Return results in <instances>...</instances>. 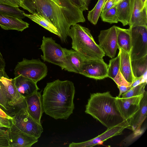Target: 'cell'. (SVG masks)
<instances>
[{
	"mask_svg": "<svg viewBox=\"0 0 147 147\" xmlns=\"http://www.w3.org/2000/svg\"><path fill=\"white\" fill-rule=\"evenodd\" d=\"M19 7L46 17L57 28L63 43L71 26L85 21L83 11L69 0H23Z\"/></svg>",
	"mask_w": 147,
	"mask_h": 147,
	"instance_id": "1",
	"label": "cell"
},
{
	"mask_svg": "<svg viewBox=\"0 0 147 147\" xmlns=\"http://www.w3.org/2000/svg\"><path fill=\"white\" fill-rule=\"evenodd\" d=\"M75 92L71 81L57 79L47 83L42 97L43 112L55 119H67L74 108Z\"/></svg>",
	"mask_w": 147,
	"mask_h": 147,
	"instance_id": "2",
	"label": "cell"
},
{
	"mask_svg": "<svg viewBox=\"0 0 147 147\" xmlns=\"http://www.w3.org/2000/svg\"><path fill=\"white\" fill-rule=\"evenodd\" d=\"M85 112L107 128L118 125L126 120L119 110L116 97L113 96L109 92L91 94Z\"/></svg>",
	"mask_w": 147,
	"mask_h": 147,
	"instance_id": "3",
	"label": "cell"
},
{
	"mask_svg": "<svg viewBox=\"0 0 147 147\" xmlns=\"http://www.w3.org/2000/svg\"><path fill=\"white\" fill-rule=\"evenodd\" d=\"M71 39L72 48L85 60L102 59L105 54L95 42L88 28L77 23L71 26L68 33Z\"/></svg>",
	"mask_w": 147,
	"mask_h": 147,
	"instance_id": "4",
	"label": "cell"
},
{
	"mask_svg": "<svg viewBox=\"0 0 147 147\" xmlns=\"http://www.w3.org/2000/svg\"><path fill=\"white\" fill-rule=\"evenodd\" d=\"M6 113L13 118L11 124L20 130L38 138L40 136L43 131L42 126L29 115L25 100L22 104Z\"/></svg>",
	"mask_w": 147,
	"mask_h": 147,
	"instance_id": "5",
	"label": "cell"
},
{
	"mask_svg": "<svg viewBox=\"0 0 147 147\" xmlns=\"http://www.w3.org/2000/svg\"><path fill=\"white\" fill-rule=\"evenodd\" d=\"M47 72V66L39 59L29 60L23 58L18 62L14 70L15 77L21 75L36 83L45 78Z\"/></svg>",
	"mask_w": 147,
	"mask_h": 147,
	"instance_id": "6",
	"label": "cell"
},
{
	"mask_svg": "<svg viewBox=\"0 0 147 147\" xmlns=\"http://www.w3.org/2000/svg\"><path fill=\"white\" fill-rule=\"evenodd\" d=\"M40 49L43 54L41 57L44 61L59 66L63 69L64 48L56 43L52 38L43 36Z\"/></svg>",
	"mask_w": 147,
	"mask_h": 147,
	"instance_id": "7",
	"label": "cell"
},
{
	"mask_svg": "<svg viewBox=\"0 0 147 147\" xmlns=\"http://www.w3.org/2000/svg\"><path fill=\"white\" fill-rule=\"evenodd\" d=\"M131 34V60L147 55V27L136 26L129 27Z\"/></svg>",
	"mask_w": 147,
	"mask_h": 147,
	"instance_id": "8",
	"label": "cell"
},
{
	"mask_svg": "<svg viewBox=\"0 0 147 147\" xmlns=\"http://www.w3.org/2000/svg\"><path fill=\"white\" fill-rule=\"evenodd\" d=\"M108 65L102 59L84 60L79 74L96 80L107 77Z\"/></svg>",
	"mask_w": 147,
	"mask_h": 147,
	"instance_id": "9",
	"label": "cell"
},
{
	"mask_svg": "<svg viewBox=\"0 0 147 147\" xmlns=\"http://www.w3.org/2000/svg\"><path fill=\"white\" fill-rule=\"evenodd\" d=\"M129 125L127 120H126L118 125L107 128L103 133L92 139L79 143L72 142L69 144V147H91L100 144L109 138L121 134L123 130L127 128Z\"/></svg>",
	"mask_w": 147,
	"mask_h": 147,
	"instance_id": "10",
	"label": "cell"
},
{
	"mask_svg": "<svg viewBox=\"0 0 147 147\" xmlns=\"http://www.w3.org/2000/svg\"><path fill=\"white\" fill-rule=\"evenodd\" d=\"M99 45L105 55L112 59L115 56L118 49L116 26L100 31L98 36Z\"/></svg>",
	"mask_w": 147,
	"mask_h": 147,
	"instance_id": "11",
	"label": "cell"
},
{
	"mask_svg": "<svg viewBox=\"0 0 147 147\" xmlns=\"http://www.w3.org/2000/svg\"><path fill=\"white\" fill-rule=\"evenodd\" d=\"M144 94L127 98L116 97L119 110L125 120L131 118L140 108V103Z\"/></svg>",
	"mask_w": 147,
	"mask_h": 147,
	"instance_id": "12",
	"label": "cell"
},
{
	"mask_svg": "<svg viewBox=\"0 0 147 147\" xmlns=\"http://www.w3.org/2000/svg\"><path fill=\"white\" fill-rule=\"evenodd\" d=\"M7 130L10 147H30L38 141V138L23 132L12 124Z\"/></svg>",
	"mask_w": 147,
	"mask_h": 147,
	"instance_id": "13",
	"label": "cell"
},
{
	"mask_svg": "<svg viewBox=\"0 0 147 147\" xmlns=\"http://www.w3.org/2000/svg\"><path fill=\"white\" fill-rule=\"evenodd\" d=\"M4 90L8 100L9 105L11 108L18 106L25 100L18 91L15 85V78L10 79L9 77L3 76L0 79Z\"/></svg>",
	"mask_w": 147,
	"mask_h": 147,
	"instance_id": "14",
	"label": "cell"
},
{
	"mask_svg": "<svg viewBox=\"0 0 147 147\" xmlns=\"http://www.w3.org/2000/svg\"><path fill=\"white\" fill-rule=\"evenodd\" d=\"M27 111L30 116L40 124L43 112L40 93L37 91L25 98Z\"/></svg>",
	"mask_w": 147,
	"mask_h": 147,
	"instance_id": "15",
	"label": "cell"
},
{
	"mask_svg": "<svg viewBox=\"0 0 147 147\" xmlns=\"http://www.w3.org/2000/svg\"><path fill=\"white\" fill-rule=\"evenodd\" d=\"M65 53L63 69L69 72L80 74L84 59L76 51L64 48Z\"/></svg>",
	"mask_w": 147,
	"mask_h": 147,
	"instance_id": "16",
	"label": "cell"
},
{
	"mask_svg": "<svg viewBox=\"0 0 147 147\" xmlns=\"http://www.w3.org/2000/svg\"><path fill=\"white\" fill-rule=\"evenodd\" d=\"M147 92L145 91L140 103V109L130 118L127 119L129 126L127 128L135 131L140 129L146 117Z\"/></svg>",
	"mask_w": 147,
	"mask_h": 147,
	"instance_id": "17",
	"label": "cell"
},
{
	"mask_svg": "<svg viewBox=\"0 0 147 147\" xmlns=\"http://www.w3.org/2000/svg\"><path fill=\"white\" fill-rule=\"evenodd\" d=\"M29 25L21 19L0 13V26L4 30L22 32L28 28Z\"/></svg>",
	"mask_w": 147,
	"mask_h": 147,
	"instance_id": "18",
	"label": "cell"
},
{
	"mask_svg": "<svg viewBox=\"0 0 147 147\" xmlns=\"http://www.w3.org/2000/svg\"><path fill=\"white\" fill-rule=\"evenodd\" d=\"M147 6L143 8L140 0H134L129 27L136 26L147 27Z\"/></svg>",
	"mask_w": 147,
	"mask_h": 147,
	"instance_id": "19",
	"label": "cell"
},
{
	"mask_svg": "<svg viewBox=\"0 0 147 147\" xmlns=\"http://www.w3.org/2000/svg\"><path fill=\"white\" fill-rule=\"evenodd\" d=\"M15 85L19 92L24 98L39 90L37 83L32 80L20 75L15 77Z\"/></svg>",
	"mask_w": 147,
	"mask_h": 147,
	"instance_id": "20",
	"label": "cell"
},
{
	"mask_svg": "<svg viewBox=\"0 0 147 147\" xmlns=\"http://www.w3.org/2000/svg\"><path fill=\"white\" fill-rule=\"evenodd\" d=\"M134 0H122L117 5L116 14L118 22L124 26L129 25L132 15Z\"/></svg>",
	"mask_w": 147,
	"mask_h": 147,
	"instance_id": "21",
	"label": "cell"
},
{
	"mask_svg": "<svg viewBox=\"0 0 147 147\" xmlns=\"http://www.w3.org/2000/svg\"><path fill=\"white\" fill-rule=\"evenodd\" d=\"M119 49L120 56L119 70L125 80L132 83L135 78L132 71L130 53L121 49Z\"/></svg>",
	"mask_w": 147,
	"mask_h": 147,
	"instance_id": "22",
	"label": "cell"
},
{
	"mask_svg": "<svg viewBox=\"0 0 147 147\" xmlns=\"http://www.w3.org/2000/svg\"><path fill=\"white\" fill-rule=\"evenodd\" d=\"M118 49L130 53L131 48L130 29H124L116 26Z\"/></svg>",
	"mask_w": 147,
	"mask_h": 147,
	"instance_id": "23",
	"label": "cell"
},
{
	"mask_svg": "<svg viewBox=\"0 0 147 147\" xmlns=\"http://www.w3.org/2000/svg\"><path fill=\"white\" fill-rule=\"evenodd\" d=\"M24 15L25 17L29 18L49 31L59 37H60V34L57 28L45 17L36 13L30 14L24 13Z\"/></svg>",
	"mask_w": 147,
	"mask_h": 147,
	"instance_id": "24",
	"label": "cell"
},
{
	"mask_svg": "<svg viewBox=\"0 0 147 147\" xmlns=\"http://www.w3.org/2000/svg\"><path fill=\"white\" fill-rule=\"evenodd\" d=\"M131 63L135 78L142 76L147 73V55L139 59L131 60Z\"/></svg>",
	"mask_w": 147,
	"mask_h": 147,
	"instance_id": "25",
	"label": "cell"
},
{
	"mask_svg": "<svg viewBox=\"0 0 147 147\" xmlns=\"http://www.w3.org/2000/svg\"><path fill=\"white\" fill-rule=\"evenodd\" d=\"M106 0H98L96 5L91 10L89 11L87 18L93 24H96Z\"/></svg>",
	"mask_w": 147,
	"mask_h": 147,
	"instance_id": "26",
	"label": "cell"
},
{
	"mask_svg": "<svg viewBox=\"0 0 147 147\" xmlns=\"http://www.w3.org/2000/svg\"><path fill=\"white\" fill-rule=\"evenodd\" d=\"M0 13L7 15L13 16L20 19L25 17L24 11L19 7H16L0 3Z\"/></svg>",
	"mask_w": 147,
	"mask_h": 147,
	"instance_id": "27",
	"label": "cell"
},
{
	"mask_svg": "<svg viewBox=\"0 0 147 147\" xmlns=\"http://www.w3.org/2000/svg\"><path fill=\"white\" fill-rule=\"evenodd\" d=\"M120 66V56L119 53L117 57L109 61L107 69V77L112 79L115 78L119 70Z\"/></svg>",
	"mask_w": 147,
	"mask_h": 147,
	"instance_id": "28",
	"label": "cell"
},
{
	"mask_svg": "<svg viewBox=\"0 0 147 147\" xmlns=\"http://www.w3.org/2000/svg\"><path fill=\"white\" fill-rule=\"evenodd\" d=\"M3 76L9 77L5 71V69L0 68V79ZM0 106L6 112L11 108L8 105V100L3 88V84L0 81Z\"/></svg>",
	"mask_w": 147,
	"mask_h": 147,
	"instance_id": "29",
	"label": "cell"
},
{
	"mask_svg": "<svg viewBox=\"0 0 147 147\" xmlns=\"http://www.w3.org/2000/svg\"><path fill=\"white\" fill-rule=\"evenodd\" d=\"M116 6L117 5L107 11L101 13L100 16L102 21L110 24L118 22L116 14Z\"/></svg>",
	"mask_w": 147,
	"mask_h": 147,
	"instance_id": "30",
	"label": "cell"
},
{
	"mask_svg": "<svg viewBox=\"0 0 147 147\" xmlns=\"http://www.w3.org/2000/svg\"><path fill=\"white\" fill-rule=\"evenodd\" d=\"M147 82L142 83L131 88L128 91L122 94V98H127L144 94Z\"/></svg>",
	"mask_w": 147,
	"mask_h": 147,
	"instance_id": "31",
	"label": "cell"
},
{
	"mask_svg": "<svg viewBox=\"0 0 147 147\" xmlns=\"http://www.w3.org/2000/svg\"><path fill=\"white\" fill-rule=\"evenodd\" d=\"M0 147H10V138L7 129L0 128Z\"/></svg>",
	"mask_w": 147,
	"mask_h": 147,
	"instance_id": "32",
	"label": "cell"
},
{
	"mask_svg": "<svg viewBox=\"0 0 147 147\" xmlns=\"http://www.w3.org/2000/svg\"><path fill=\"white\" fill-rule=\"evenodd\" d=\"M113 80L117 85H124L127 86H130L131 83L128 82L125 79L120 70L117 75Z\"/></svg>",
	"mask_w": 147,
	"mask_h": 147,
	"instance_id": "33",
	"label": "cell"
},
{
	"mask_svg": "<svg viewBox=\"0 0 147 147\" xmlns=\"http://www.w3.org/2000/svg\"><path fill=\"white\" fill-rule=\"evenodd\" d=\"M72 3L84 11L88 10V5L82 0H69Z\"/></svg>",
	"mask_w": 147,
	"mask_h": 147,
	"instance_id": "34",
	"label": "cell"
},
{
	"mask_svg": "<svg viewBox=\"0 0 147 147\" xmlns=\"http://www.w3.org/2000/svg\"><path fill=\"white\" fill-rule=\"evenodd\" d=\"M23 0H0V3L11 6L19 7L21 2Z\"/></svg>",
	"mask_w": 147,
	"mask_h": 147,
	"instance_id": "35",
	"label": "cell"
},
{
	"mask_svg": "<svg viewBox=\"0 0 147 147\" xmlns=\"http://www.w3.org/2000/svg\"><path fill=\"white\" fill-rule=\"evenodd\" d=\"M11 125V121L6 118L0 117V128H9Z\"/></svg>",
	"mask_w": 147,
	"mask_h": 147,
	"instance_id": "36",
	"label": "cell"
},
{
	"mask_svg": "<svg viewBox=\"0 0 147 147\" xmlns=\"http://www.w3.org/2000/svg\"><path fill=\"white\" fill-rule=\"evenodd\" d=\"M115 5L113 0H111L105 2L102 8L101 13L107 11Z\"/></svg>",
	"mask_w": 147,
	"mask_h": 147,
	"instance_id": "37",
	"label": "cell"
},
{
	"mask_svg": "<svg viewBox=\"0 0 147 147\" xmlns=\"http://www.w3.org/2000/svg\"><path fill=\"white\" fill-rule=\"evenodd\" d=\"M144 82H147V79L145 78L143 76L135 78V80L131 83L130 87L131 88Z\"/></svg>",
	"mask_w": 147,
	"mask_h": 147,
	"instance_id": "38",
	"label": "cell"
},
{
	"mask_svg": "<svg viewBox=\"0 0 147 147\" xmlns=\"http://www.w3.org/2000/svg\"><path fill=\"white\" fill-rule=\"evenodd\" d=\"M117 86L119 90V93L117 96L118 97H120L123 94L126 92L131 88L130 86H127L124 85H117Z\"/></svg>",
	"mask_w": 147,
	"mask_h": 147,
	"instance_id": "39",
	"label": "cell"
},
{
	"mask_svg": "<svg viewBox=\"0 0 147 147\" xmlns=\"http://www.w3.org/2000/svg\"><path fill=\"white\" fill-rule=\"evenodd\" d=\"M0 117L10 120L11 121L13 118L9 115L4 110L0 107Z\"/></svg>",
	"mask_w": 147,
	"mask_h": 147,
	"instance_id": "40",
	"label": "cell"
},
{
	"mask_svg": "<svg viewBox=\"0 0 147 147\" xmlns=\"http://www.w3.org/2000/svg\"><path fill=\"white\" fill-rule=\"evenodd\" d=\"M5 62L0 51V68L5 69Z\"/></svg>",
	"mask_w": 147,
	"mask_h": 147,
	"instance_id": "41",
	"label": "cell"
},
{
	"mask_svg": "<svg viewBox=\"0 0 147 147\" xmlns=\"http://www.w3.org/2000/svg\"><path fill=\"white\" fill-rule=\"evenodd\" d=\"M143 8L147 6V0H140Z\"/></svg>",
	"mask_w": 147,
	"mask_h": 147,
	"instance_id": "42",
	"label": "cell"
},
{
	"mask_svg": "<svg viewBox=\"0 0 147 147\" xmlns=\"http://www.w3.org/2000/svg\"><path fill=\"white\" fill-rule=\"evenodd\" d=\"M115 5H117L119 2L122 0H113Z\"/></svg>",
	"mask_w": 147,
	"mask_h": 147,
	"instance_id": "43",
	"label": "cell"
},
{
	"mask_svg": "<svg viewBox=\"0 0 147 147\" xmlns=\"http://www.w3.org/2000/svg\"><path fill=\"white\" fill-rule=\"evenodd\" d=\"M86 4L88 5L89 1L88 0H82Z\"/></svg>",
	"mask_w": 147,
	"mask_h": 147,
	"instance_id": "44",
	"label": "cell"
},
{
	"mask_svg": "<svg viewBox=\"0 0 147 147\" xmlns=\"http://www.w3.org/2000/svg\"><path fill=\"white\" fill-rule=\"evenodd\" d=\"M110 0H106L105 2H107V1H110Z\"/></svg>",
	"mask_w": 147,
	"mask_h": 147,
	"instance_id": "45",
	"label": "cell"
},
{
	"mask_svg": "<svg viewBox=\"0 0 147 147\" xmlns=\"http://www.w3.org/2000/svg\"><path fill=\"white\" fill-rule=\"evenodd\" d=\"M88 1H89L90 0H88Z\"/></svg>",
	"mask_w": 147,
	"mask_h": 147,
	"instance_id": "46",
	"label": "cell"
}]
</instances>
